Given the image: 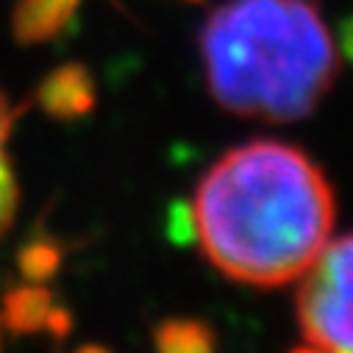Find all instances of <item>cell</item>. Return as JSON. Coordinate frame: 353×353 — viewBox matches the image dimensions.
<instances>
[{"label": "cell", "mask_w": 353, "mask_h": 353, "mask_svg": "<svg viewBox=\"0 0 353 353\" xmlns=\"http://www.w3.org/2000/svg\"><path fill=\"white\" fill-rule=\"evenodd\" d=\"M198 245L225 279L276 290L301 279L331 239L336 195L323 167L284 139L223 153L192 198Z\"/></svg>", "instance_id": "6da1fadb"}, {"label": "cell", "mask_w": 353, "mask_h": 353, "mask_svg": "<svg viewBox=\"0 0 353 353\" xmlns=\"http://www.w3.org/2000/svg\"><path fill=\"white\" fill-rule=\"evenodd\" d=\"M212 101L248 120L312 117L339 78L317 0H223L198 34Z\"/></svg>", "instance_id": "7a4b0ae2"}, {"label": "cell", "mask_w": 353, "mask_h": 353, "mask_svg": "<svg viewBox=\"0 0 353 353\" xmlns=\"http://www.w3.org/2000/svg\"><path fill=\"white\" fill-rule=\"evenodd\" d=\"M181 3H203V0H181Z\"/></svg>", "instance_id": "9a60e30c"}, {"label": "cell", "mask_w": 353, "mask_h": 353, "mask_svg": "<svg viewBox=\"0 0 353 353\" xmlns=\"http://www.w3.org/2000/svg\"><path fill=\"white\" fill-rule=\"evenodd\" d=\"M12 128V112L6 98L0 95V236L12 225V217L17 212V181L12 175V164L6 159V139Z\"/></svg>", "instance_id": "9c48e42d"}, {"label": "cell", "mask_w": 353, "mask_h": 353, "mask_svg": "<svg viewBox=\"0 0 353 353\" xmlns=\"http://www.w3.org/2000/svg\"><path fill=\"white\" fill-rule=\"evenodd\" d=\"M37 103L53 120L61 123L81 120L95 112L98 103L95 78L83 64L67 61L42 78V83L37 86Z\"/></svg>", "instance_id": "277c9868"}, {"label": "cell", "mask_w": 353, "mask_h": 353, "mask_svg": "<svg viewBox=\"0 0 353 353\" xmlns=\"http://www.w3.org/2000/svg\"><path fill=\"white\" fill-rule=\"evenodd\" d=\"M295 317L323 353H353V234L328 239L301 273Z\"/></svg>", "instance_id": "3957f363"}, {"label": "cell", "mask_w": 353, "mask_h": 353, "mask_svg": "<svg viewBox=\"0 0 353 353\" xmlns=\"http://www.w3.org/2000/svg\"><path fill=\"white\" fill-rule=\"evenodd\" d=\"M290 353H323L320 347H314L312 342H306V345H298V347H292Z\"/></svg>", "instance_id": "5bb4252c"}, {"label": "cell", "mask_w": 353, "mask_h": 353, "mask_svg": "<svg viewBox=\"0 0 353 353\" xmlns=\"http://www.w3.org/2000/svg\"><path fill=\"white\" fill-rule=\"evenodd\" d=\"M156 353H217V331L203 317H164L153 328Z\"/></svg>", "instance_id": "52a82bcc"}, {"label": "cell", "mask_w": 353, "mask_h": 353, "mask_svg": "<svg viewBox=\"0 0 353 353\" xmlns=\"http://www.w3.org/2000/svg\"><path fill=\"white\" fill-rule=\"evenodd\" d=\"M72 353H114V350H112V347H106V345H95V342H90V345L75 347Z\"/></svg>", "instance_id": "4fadbf2b"}, {"label": "cell", "mask_w": 353, "mask_h": 353, "mask_svg": "<svg viewBox=\"0 0 353 353\" xmlns=\"http://www.w3.org/2000/svg\"><path fill=\"white\" fill-rule=\"evenodd\" d=\"M64 250L53 239H31L17 250V270L28 284H48L59 276Z\"/></svg>", "instance_id": "ba28073f"}, {"label": "cell", "mask_w": 353, "mask_h": 353, "mask_svg": "<svg viewBox=\"0 0 353 353\" xmlns=\"http://www.w3.org/2000/svg\"><path fill=\"white\" fill-rule=\"evenodd\" d=\"M167 239L172 245H195L198 242L192 201H175L167 209Z\"/></svg>", "instance_id": "30bf717a"}, {"label": "cell", "mask_w": 353, "mask_h": 353, "mask_svg": "<svg viewBox=\"0 0 353 353\" xmlns=\"http://www.w3.org/2000/svg\"><path fill=\"white\" fill-rule=\"evenodd\" d=\"M42 331H48L56 342L67 339V336L72 334V314H70V309L53 303L50 312H48V317H45V328H42Z\"/></svg>", "instance_id": "8fae6325"}, {"label": "cell", "mask_w": 353, "mask_h": 353, "mask_svg": "<svg viewBox=\"0 0 353 353\" xmlns=\"http://www.w3.org/2000/svg\"><path fill=\"white\" fill-rule=\"evenodd\" d=\"M334 42H336L339 56H345V59L353 64V14H347V17L342 20V26H339V39H334Z\"/></svg>", "instance_id": "7c38bea8"}, {"label": "cell", "mask_w": 353, "mask_h": 353, "mask_svg": "<svg viewBox=\"0 0 353 353\" xmlns=\"http://www.w3.org/2000/svg\"><path fill=\"white\" fill-rule=\"evenodd\" d=\"M83 0H17L12 31L20 45H45L59 39L75 20Z\"/></svg>", "instance_id": "5b68a950"}, {"label": "cell", "mask_w": 353, "mask_h": 353, "mask_svg": "<svg viewBox=\"0 0 353 353\" xmlns=\"http://www.w3.org/2000/svg\"><path fill=\"white\" fill-rule=\"evenodd\" d=\"M53 306V292L42 284L14 287L0 301V328L12 334H37L45 328V317Z\"/></svg>", "instance_id": "8992f818"}]
</instances>
